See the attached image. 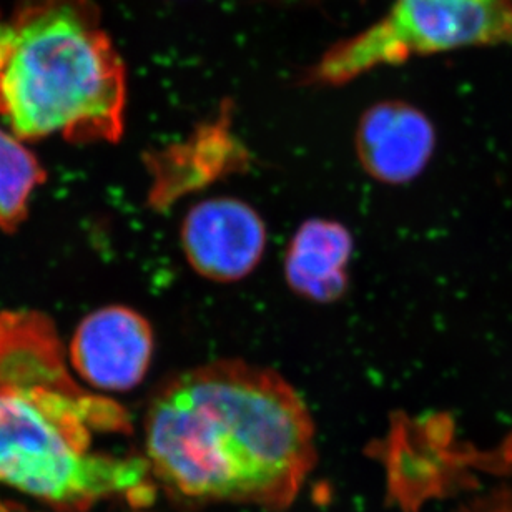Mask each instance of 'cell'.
<instances>
[{
    "label": "cell",
    "instance_id": "cell-6",
    "mask_svg": "<svg viewBox=\"0 0 512 512\" xmlns=\"http://www.w3.org/2000/svg\"><path fill=\"white\" fill-rule=\"evenodd\" d=\"M152 326L127 306H107L80 323L70 343L75 373L100 391H130L142 383L152 365Z\"/></svg>",
    "mask_w": 512,
    "mask_h": 512
},
{
    "label": "cell",
    "instance_id": "cell-2",
    "mask_svg": "<svg viewBox=\"0 0 512 512\" xmlns=\"http://www.w3.org/2000/svg\"><path fill=\"white\" fill-rule=\"evenodd\" d=\"M114 401L70 375L54 323L37 311L0 315V484L54 512H89L112 498L150 504L143 456L94 453L97 433H124Z\"/></svg>",
    "mask_w": 512,
    "mask_h": 512
},
{
    "label": "cell",
    "instance_id": "cell-12",
    "mask_svg": "<svg viewBox=\"0 0 512 512\" xmlns=\"http://www.w3.org/2000/svg\"><path fill=\"white\" fill-rule=\"evenodd\" d=\"M501 512H512V509H511V511H501Z\"/></svg>",
    "mask_w": 512,
    "mask_h": 512
},
{
    "label": "cell",
    "instance_id": "cell-1",
    "mask_svg": "<svg viewBox=\"0 0 512 512\" xmlns=\"http://www.w3.org/2000/svg\"><path fill=\"white\" fill-rule=\"evenodd\" d=\"M150 476L185 508H290L315 468V424L283 376L245 361H215L168 380L145 423Z\"/></svg>",
    "mask_w": 512,
    "mask_h": 512
},
{
    "label": "cell",
    "instance_id": "cell-8",
    "mask_svg": "<svg viewBox=\"0 0 512 512\" xmlns=\"http://www.w3.org/2000/svg\"><path fill=\"white\" fill-rule=\"evenodd\" d=\"M353 238L340 223L311 218L290 242L285 278L296 295L330 303L345 295Z\"/></svg>",
    "mask_w": 512,
    "mask_h": 512
},
{
    "label": "cell",
    "instance_id": "cell-4",
    "mask_svg": "<svg viewBox=\"0 0 512 512\" xmlns=\"http://www.w3.org/2000/svg\"><path fill=\"white\" fill-rule=\"evenodd\" d=\"M486 44H512V0H396L378 24L328 50L313 80L345 84L411 55Z\"/></svg>",
    "mask_w": 512,
    "mask_h": 512
},
{
    "label": "cell",
    "instance_id": "cell-9",
    "mask_svg": "<svg viewBox=\"0 0 512 512\" xmlns=\"http://www.w3.org/2000/svg\"><path fill=\"white\" fill-rule=\"evenodd\" d=\"M44 178L37 158L20 138L0 128V230L12 232L24 222L30 197Z\"/></svg>",
    "mask_w": 512,
    "mask_h": 512
},
{
    "label": "cell",
    "instance_id": "cell-10",
    "mask_svg": "<svg viewBox=\"0 0 512 512\" xmlns=\"http://www.w3.org/2000/svg\"><path fill=\"white\" fill-rule=\"evenodd\" d=\"M0 512H45V511H37V509H32L27 506V504L19 503V501H14V499L2 498L0 496Z\"/></svg>",
    "mask_w": 512,
    "mask_h": 512
},
{
    "label": "cell",
    "instance_id": "cell-3",
    "mask_svg": "<svg viewBox=\"0 0 512 512\" xmlns=\"http://www.w3.org/2000/svg\"><path fill=\"white\" fill-rule=\"evenodd\" d=\"M124 62L94 0H22L0 59V119L20 140L117 142Z\"/></svg>",
    "mask_w": 512,
    "mask_h": 512
},
{
    "label": "cell",
    "instance_id": "cell-11",
    "mask_svg": "<svg viewBox=\"0 0 512 512\" xmlns=\"http://www.w3.org/2000/svg\"><path fill=\"white\" fill-rule=\"evenodd\" d=\"M5 42H7V22L0 20V59L4 54Z\"/></svg>",
    "mask_w": 512,
    "mask_h": 512
},
{
    "label": "cell",
    "instance_id": "cell-5",
    "mask_svg": "<svg viewBox=\"0 0 512 512\" xmlns=\"http://www.w3.org/2000/svg\"><path fill=\"white\" fill-rule=\"evenodd\" d=\"M183 253L198 275L240 281L265 253L266 227L255 208L237 198H210L188 210L180 230Z\"/></svg>",
    "mask_w": 512,
    "mask_h": 512
},
{
    "label": "cell",
    "instance_id": "cell-7",
    "mask_svg": "<svg viewBox=\"0 0 512 512\" xmlns=\"http://www.w3.org/2000/svg\"><path fill=\"white\" fill-rule=\"evenodd\" d=\"M436 133L428 117L391 100L366 110L356 128V155L378 182L401 185L423 172L433 157Z\"/></svg>",
    "mask_w": 512,
    "mask_h": 512
}]
</instances>
